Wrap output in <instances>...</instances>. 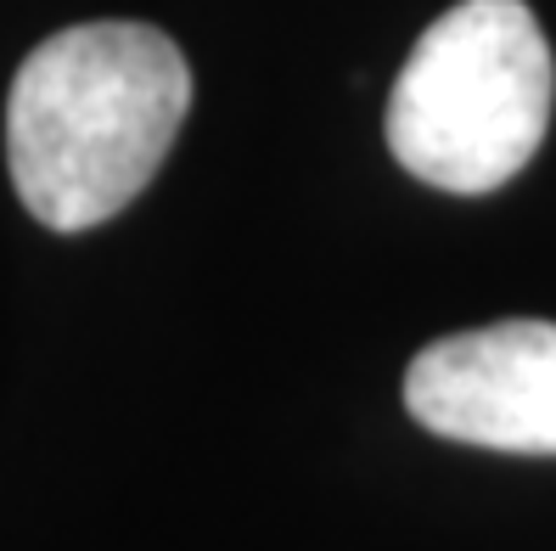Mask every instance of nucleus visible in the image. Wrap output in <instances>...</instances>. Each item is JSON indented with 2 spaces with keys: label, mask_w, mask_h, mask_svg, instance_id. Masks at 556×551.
Segmentation results:
<instances>
[{
  "label": "nucleus",
  "mask_w": 556,
  "mask_h": 551,
  "mask_svg": "<svg viewBox=\"0 0 556 551\" xmlns=\"http://www.w3.org/2000/svg\"><path fill=\"white\" fill-rule=\"evenodd\" d=\"M191 113V68L152 23H74L23 57L7 164L46 231H90L152 186Z\"/></svg>",
  "instance_id": "obj_1"
},
{
  "label": "nucleus",
  "mask_w": 556,
  "mask_h": 551,
  "mask_svg": "<svg viewBox=\"0 0 556 551\" xmlns=\"http://www.w3.org/2000/svg\"><path fill=\"white\" fill-rule=\"evenodd\" d=\"M556 62L522 0H462L428 23L388 96V152L455 198L529 170L551 129Z\"/></svg>",
  "instance_id": "obj_2"
},
{
  "label": "nucleus",
  "mask_w": 556,
  "mask_h": 551,
  "mask_svg": "<svg viewBox=\"0 0 556 551\" xmlns=\"http://www.w3.org/2000/svg\"><path fill=\"white\" fill-rule=\"evenodd\" d=\"M428 434L506 456H556V321H495L428 343L405 372Z\"/></svg>",
  "instance_id": "obj_3"
}]
</instances>
